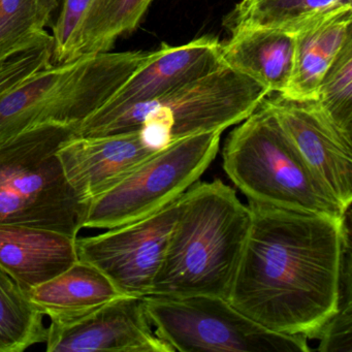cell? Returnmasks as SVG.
Here are the masks:
<instances>
[{"instance_id": "ffe728a7", "label": "cell", "mask_w": 352, "mask_h": 352, "mask_svg": "<svg viewBox=\"0 0 352 352\" xmlns=\"http://www.w3.org/2000/svg\"><path fill=\"white\" fill-rule=\"evenodd\" d=\"M58 0H0V60L44 43Z\"/></svg>"}, {"instance_id": "7c38bea8", "label": "cell", "mask_w": 352, "mask_h": 352, "mask_svg": "<svg viewBox=\"0 0 352 352\" xmlns=\"http://www.w3.org/2000/svg\"><path fill=\"white\" fill-rule=\"evenodd\" d=\"M221 43L206 36L182 46L162 44L153 56L138 69L96 113L76 129L83 131L98 124L121 111L162 98L195 80L223 67L220 59Z\"/></svg>"}, {"instance_id": "d4e9b609", "label": "cell", "mask_w": 352, "mask_h": 352, "mask_svg": "<svg viewBox=\"0 0 352 352\" xmlns=\"http://www.w3.org/2000/svg\"><path fill=\"white\" fill-rule=\"evenodd\" d=\"M351 294H340L337 312L325 323L319 333L321 352L352 351Z\"/></svg>"}, {"instance_id": "9c48e42d", "label": "cell", "mask_w": 352, "mask_h": 352, "mask_svg": "<svg viewBox=\"0 0 352 352\" xmlns=\"http://www.w3.org/2000/svg\"><path fill=\"white\" fill-rule=\"evenodd\" d=\"M179 197L141 219L77 238L78 258L102 272L123 296H149L176 220Z\"/></svg>"}, {"instance_id": "ba28073f", "label": "cell", "mask_w": 352, "mask_h": 352, "mask_svg": "<svg viewBox=\"0 0 352 352\" xmlns=\"http://www.w3.org/2000/svg\"><path fill=\"white\" fill-rule=\"evenodd\" d=\"M155 333L175 351L310 352L308 338L265 329L226 298L145 296Z\"/></svg>"}, {"instance_id": "7402d4cb", "label": "cell", "mask_w": 352, "mask_h": 352, "mask_svg": "<svg viewBox=\"0 0 352 352\" xmlns=\"http://www.w3.org/2000/svg\"><path fill=\"white\" fill-rule=\"evenodd\" d=\"M314 102L338 129L352 137V38L323 77Z\"/></svg>"}, {"instance_id": "e0dca14e", "label": "cell", "mask_w": 352, "mask_h": 352, "mask_svg": "<svg viewBox=\"0 0 352 352\" xmlns=\"http://www.w3.org/2000/svg\"><path fill=\"white\" fill-rule=\"evenodd\" d=\"M26 294L43 316L59 324L78 320L123 296L102 272L80 259Z\"/></svg>"}, {"instance_id": "cb8c5ba5", "label": "cell", "mask_w": 352, "mask_h": 352, "mask_svg": "<svg viewBox=\"0 0 352 352\" xmlns=\"http://www.w3.org/2000/svg\"><path fill=\"white\" fill-rule=\"evenodd\" d=\"M52 49L53 42L44 43L0 60V98L52 65Z\"/></svg>"}, {"instance_id": "52a82bcc", "label": "cell", "mask_w": 352, "mask_h": 352, "mask_svg": "<svg viewBox=\"0 0 352 352\" xmlns=\"http://www.w3.org/2000/svg\"><path fill=\"white\" fill-rule=\"evenodd\" d=\"M223 131L184 138L156 150L86 208L83 228H110L141 219L199 180L219 151Z\"/></svg>"}, {"instance_id": "7a4b0ae2", "label": "cell", "mask_w": 352, "mask_h": 352, "mask_svg": "<svg viewBox=\"0 0 352 352\" xmlns=\"http://www.w3.org/2000/svg\"><path fill=\"white\" fill-rule=\"evenodd\" d=\"M250 210L220 180L197 181L179 197L150 296L228 300L250 226Z\"/></svg>"}, {"instance_id": "ac0fdd59", "label": "cell", "mask_w": 352, "mask_h": 352, "mask_svg": "<svg viewBox=\"0 0 352 352\" xmlns=\"http://www.w3.org/2000/svg\"><path fill=\"white\" fill-rule=\"evenodd\" d=\"M352 7V0H241L224 20L230 32L267 28L294 34L310 22Z\"/></svg>"}, {"instance_id": "8fae6325", "label": "cell", "mask_w": 352, "mask_h": 352, "mask_svg": "<svg viewBox=\"0 0 352 352\" xmlns=\"http://www.w3.org/2000/svg\"><path fill=\"white\" fill-rule=\"evenodd\" d=\"M49 352H174L152 329L145 298L120 296L73 322L52 323Z\"/></svg>"}, {"instance_id": "277c9868", "label": "cell", "mask_w": 352, "mask_h": 352, "mask_svg": "<svg viewBox=\"0 0 352 352\" xmlns=\"http://www.w3.org/2000/svg\"><path fill=\"white\" fill-rule=\"evenodd\" d=\"M222 162L248 201L338 219L349 210L343 209L311 172L263 100L230 133Z\"/></svg>"}, {"instance_id": "603a6c76", "label": "cell", "mask_w": 352, "mask_h": 352, "mask_svg": "<svg viewBox=\"0 0 352 352\" xmlns=\"http://www.w3.org/2000/svg\"><path fill=\"white\" fill-rule=\"evenodd\" d=\"M102 0H63L53 28L52 63H65L79 57L80 43L86 24Z\"/></svg>"}, {"instance_id": "9a60e30c", "label": "cell", "mask_w": 352, "mask_h": 352, "mask_svg": "<svg viewBox=\"0 0 352 352\" xmlns=\"http://www.w3.org/2000/svg\"><path fill=\"white\" fill-rule=\"evenodd\" d=\"M292 34V76L280 96L298 102H314L323 77L348 38H352V7L314 20Z\"/></svg>"}, {"instance_id": "2e32d148", "label": "cell", "mask_w": 352, "mask_h": 352, "mask_svg": "<svg viewBox=\"0 0 352 352\" xmlns=\"http://www.w3.org/2000/svg\"><path fill=\"white\" fill-rule=\"evenodd\" d=\"M294 38L289 32L241 28L222 44V65L246 76L270 94L285 91L294 65Z\"/></svg>"}, {"instance_id": "d6986e66", "label": "cell", "mask_w": 352, "mask_h": 352, "mask_svg": "<svg viewBox=\"0 0 352 352\" xmlns=\"http://www.w3.org/2000/svg\"><path fill=\"white\" fill-rule=\"evenodd\" d=\"M43 317L25 290L0 267V352H22L46 342Z\"/></svg>"}, {"instance_id": "5bb4252c", "label": "cell", "mask_w": 352, "mask_h": 352, "mask_svg": "<svg viewBox=\"0 0 352 352\" xmlns=\"http://www.w3.org/2000/svg\"><path fill=\"white\" fill-rule=\"evenodd\" d=\"M76 240L55 230L0 224V267L28 292L79 259Z\"/></svg>"}, {"instance_id": "8992f818", "label": "cell", "mask_w": 352, "mask_h": 352, "mask_svg": "<svg viewBox=\"0 0 352 352\" xmlns=\"http://www.w3.org/2000/svg\"><path fill=\"white\" fill-rule=\"evenodd\" d=\"M77 127L44 125L0 143V224L78 238L87 206L69 186L57 157Z\"/></svg>"}, {"instance_id": "5b68a950", "label": "cell", "mask_w": 352, "mask_h": 352, "mask_svg": "<svg viewBox=\"0 0 352 352\" xmlns=\"http://www.w3.org/2000/svg\"><path fill=\"white\" fill-rule=\"evenodd\" d=\"M269 94L253 80L223 65L162 98L129 107L76 135L100 137L141 131L150 147L162 149L184 138L224 131L239 124Z\"/></svg>"}, {"instance_id": "44dd1931", "label": "cell", "mask_w": 352, "mask_h": 352, "mask_svg": "<svg viewBox=\"0 0 352 352\" xmlns=\"http://www.w3.org/2000/svg\"><path fill=\"white\" fill-rule=\"evenodd\" d=\"M153 0H102L84 28L79 57L108 52L116 41L131 34Z\"/></svg>"}, {"instance_id": "6da1fadb", "label": "cell", "mask_w": 352, "mask_h": 352, "mask_svg": "<svg viewBox=\"0 0 352 352\" xmlns=\"http://www.w3.org/2000/svg\"><path fill=\"white\" fill-rule=\"evenodd\" d=\"M228 300L270 331L317 339L337 312L346 219L248 201Z\"/></svg>"}, {"instance_id": "30bf717a", "label": "cell", "mask_w": 352, "mask_h": 352, "mask_svg": "<svg viewBox=\"0 0 352 352\" xmlns=\"http://www.w3.org/2000/svg\"><path fill=\"white\" fill-rule=\"evenodd\" d=\"M311 172L343 209L352 203V137L338 129L313 100L270 94L263 100Z\"/></svg>"}, {"instance_id": "3957f363", "label": "cell", "mask_w": 352, "mask_h": 352, "mask_svg": "<svg viewBox=\"0 0 352 352\" xmlns=\"http://www.w3.org/2000/svg\"><path fill=\"white\" fill-rule=\"evenodd\" d=\"M153 53L108 51L41 69L0 98V143L44 125L79 126Z\"/></svg>"}, {"instance_id": "4fadbf2b", "label": "cell", "mask_w": 352, "mask_h": 352, "mask_svg": "<svg viewBox=\"0 0 352 352\" xmlns=\"http://www.w3.org/2000/svg\"><path fill=\"white\" fill-rule=\"evenodd\" d=\"M155 151L141 131H135L100 137L74 135L61 145L57 157L69 186L87 206Z\"/></svg>"}]
</instances>
